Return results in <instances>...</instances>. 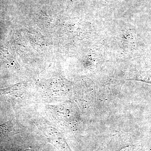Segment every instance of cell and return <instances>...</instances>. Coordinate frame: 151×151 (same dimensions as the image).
I'll list each match as a JSON object with an SVG mask.
<instances>
[{"instance_id":"6da1fadb","label":"cell","mask_w":151,"mask_h":151,"mask_svg":"<svg viewBox=\"0 0 151 151\" xmlns=\"http://www.w3.org/2000/svg\"><path fill=\"white\" fill-rule=\"evenodd\" d=\"M38 125L47 139L59 151H72L68 145L63 135L56 129L45 122H40Z\"/></svg>"},{"instance_id":"3957f363","label":"cell","mask_w":151,"mask_h":151,"mask_svg":"<svg viewBox=\"0 0 151 151\" xmlns=\"http://www.w3.org/2000/svg\"><path fill=\"white\" fill-rule=\"evenodd\" d=\"M4 151H7L4 150ZM34 151L32 150H30H30H20V151Z\"/></svg>"},{"instance_id":"7a4b0ae2","label":"cell","mask_w":151,"mask_h":151,"mask_svg":"<svg viewBox=\"0 0 151 151\" xmlns=\"http://www.w3.org/2000/svg\"><path fill=\"white\" fill-rule=\"evenodd\" d=\"M23 127L15 121H9L0 125V140L18 134L23 131Z\"/></svg>"}]
</instances>
